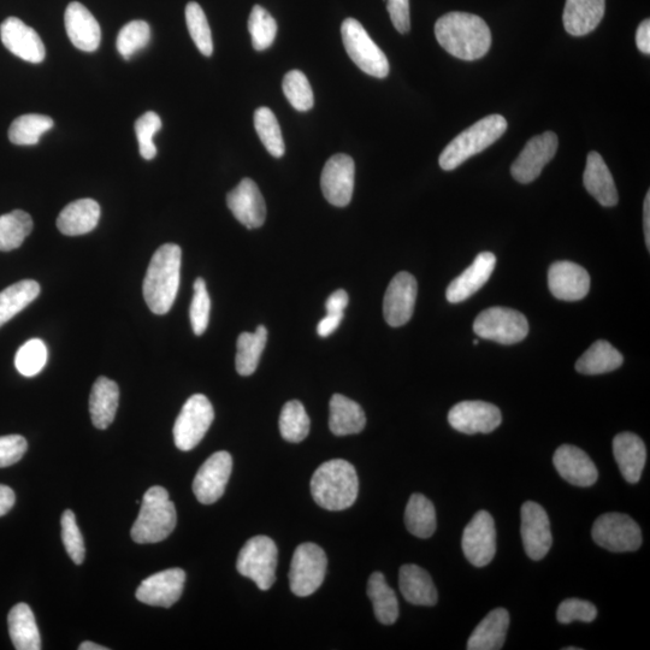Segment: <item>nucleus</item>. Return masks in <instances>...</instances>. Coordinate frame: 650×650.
<instances>
[{
  "label": "nucleus",
  "mask_w": 650,
  "mask_h": 650,
  "mask_svg": "<svg viewBox=\"0 0 650 650\" xmlns=\"http://www.w3.org/2000/svg\"><path fill=\"white\" fill-rule=\"evenodd\" d=\"M162 128V120L156 112L149 111L145 115L141 116L137 122H135V133H137L140 155L143 156L146 161H151L157 155V147L153 143V137L159 132Z\"/></svg>",
  "instance_id": "3c124183"
},
{
  "label": "nucleus",
  "mask_w": 650,
  "mask_h": 650,
  "mask_svg": "<svg viewBox=\"0 0 650 650\" xmlns=\"http://www.w3.org/2000/svg\"><path fill=\"white\" fill-rule=\"evenodd\" d=\"M65 29L75 47L85 52L98 50L102 40V29L90 10L81 3L74 2L68 5L64 16Z\"/></svg>",
  "instance_id": "b1692460"
},
{
  "label": "nucleus",
  "mask_w": 650,
  "mask_h": 650,
  "mask_svg": "<svg viewBox=\"0 0 650 650\" xmlns=\"http://www.w3.org/2000/svg\"><path fill=\"white\" fill-rule=\"evenodd\" d=\"M435 35L443 49L463 61H476L486 56L492 46V33L486 21L474 14L442 16L436 22Z\"/></svg>",
  "instance_id": "f257e3e1"
},
{
  "label": "nucleus",
  "mask_w": 650,
  "mask_h": 650,
  "mask_svg": "<svg viewBox=\"0 0 650 650\" xmlns=\"http://www.w3.org/2000/svg\"><path fill=\"white\" fill-rule=\"evenodd\" d=\"M100 218V206L93 199H80L65 206L57 218L59 232L67 236H79L96 229Z\"/></svg>",
  "instance_id": "c85d7f7f"
},
{
  "label": "nucleus",
  "mask_w": 650,
  "mask_h": 650,
  "mask_svg": "<svg viewBox=\"0 0 650 650\" xmlns=\"http://www.w3.org/2000/svg\"><path fill=\"white\" fill-rule=\"evenodd\" d=\"M186 572L169 569L144 579L137 590V599L145 605L169 608L180 600L185 587Z\"/></svg>",
  "instance_id": "6ab92c4d"
},
{
  "label": "nucleus",
  "mask_w": 650,
  "mask_h": 650,
  "mask_svg": "<svg viewBox=\"0 0 650 650\" xmlns=\"http://www.w3.org/2000/svg\"><path fill=\"white\" fill-rule=\"evenodd\" d=\"M329 428L336 436L359 434L366 425L365 412L356 401L335 394L330 400Z\"/></svg>",
  "instance_id": "2f4dec72"
},
{
  "label": "nucleus",
  "mask_w": 650,
  "mask_h": 650,
  "mask_svg": "<svg viewBox=\"0 0 650 650\" xmlns=\"http://www.w3.org/2000/svg\"><path fill=\"white\" fill-rule=\"evenodd\" d=\"M55 126L53 120L45 115H23L11 124L9 139L11 143L19 146L37 145L41 135L49 132Z\"/></svg>",
  "instance_id": "a19ab883"
},
{
  "label": "nucleus",
  "mask_w": 650,
  "mask_h": 650,
  "mask_svg": "<svg viewBox=\"0 0 650 650\" xmlns=\"http://www.w3.org/2000/svg\"><path fill=\"white\" fill-rule=\"evenodd\" d=\"M276 543L268 536H256L242 547L236 569L240 575L252 579L260 590H269L276 581Z\"/></svg>",
  "instance_id": "0eeeda50"
},
{
  "label": "nucleus",
  "mask_w": 650,
  "mask_h": 650,
  "mask_svg": "<svg viewBox=\"0 0 650 650\" xmlns=\"http://www.w3.org/2000/svg\"><path fill=\"white\" fill-rule=\"evenodd\" d=\"M359 480L356 469L342 459L329 460L315 471L311 493L316 504L328 511H344L358 498Z\"/></svg>",
  "instance_id": "7ed1b4c3"
},
{
  "label": "nucleus",
  "mask_w": 650,
  "mask_h": 650,
  "mask_svg": "<svg viewBox=\"0 0 650 650\" xmlns=\"http://www.w3.org/2000/svg\"><path fill=\"white\" fill-rule=\"evenodd\" d=\"M368 596L374 606L378 622L392 625L399 618V602L381 572H374L368 582Z\"/></svg>",
  "instance_id": "c9c22d12"
},
{
  "label": "nucleus",
  "mask_w": 650,
  "mask_h": 650,
  "mask_svg": "<svg viewBox=\"0 0 650 650\" xmlns=\"http://www.w3.org/2000/svg\"><path fill=\"white\" fill-rule=\"evenodd\" d=\"M564 650H581V648H577V647H567V648H564Z\"/></svg>",
  "instance_id": "0e129e2a"
},
{
  "label": "nucleus",
  "mask_w": 650,
  "mask_h": 650,
  "mask_svg": "<svg viewBox=\"0 0 650 650\" xmlns=\"http://www.w3.org/2000/svg\"><path fill=\"white\" fill-rule=\"evenodd\" d=\"M495 265L496 257L492 252L478 254L475 262L448 286L446 298L449 303H462L480 291L492 276Z\"/></svg>",
  "instance_id": "393cba45"
},
{
  "label": "nucleus",
  "mask_w": 650,
  "mask_h": 650,
  "mask_svg": "<svg viewBox=\"0 0 650 650\" xmlns=\"http://www.w3.org/2000/svg\"><path fill=\"white\" fill-rule=\"evenodd\" d=\"M348 294L344 289L334 292L325 303L327 307V315L344 318V312L348 305Z\"/></svg>",
  "instance_id": "4d7b16f0"
},
{
  "label": "nucleus",
  "mask_w": 650,
  "mask_h": 650,
  "mask_svg": "<svg viewBox=\"0 0 650 650\" xmlns=\"http://www.w3.org/2000/svg\"><path fill=\"white\" fill-rule=\"evenodd\" d=\"M227 205L236 220L248 229L262 227L267 218V205L263 195L251 179L242 180L228 193Z\"/></svg>",
  "instance_id": "412c9836"
},
{
  "label": "nucleus",
  "mask_w": 650,
  "mask_h": 650,
  "mask_svg": "<svg viewBox=\"0 0 650 650\" xmlns=\"http://www.w3.org/2000/svg\"><path fill=\"white\" fill-rule=\"evenodd\" d=\"M405 524L407 530L419 539H429L436 530V511L428 498L413 494L406 506Z\"/></svg>",
  "instance_id": "58836bf2"
},
{
  "label": "nucleus",
  "mask_w": 650,
  "mask_h": 650,
  "mask_svg": "<svg viewBox=\"0 0 650 650\" xmlns=\"http://www.w3.org/2000/svg\"><path fill=\"white\" fill-rule=\"evenodd\" d=\"M466 559L476 567L492 563L496 553V529L492 514L478 511L465 528L462 539Z\"/></svg>",
  "instance_id": "f8f14e48"
},
{
  "label": "nucleus",
  "mask_w": 650,
  "mask_h": 650,
  "mask_svg": "<svg viewBox=\"0 0 650 650\" xmlns=\"http://www.w3.org/2000/svg\"><path fill=\"white\" fill-rule=\"evenodd\" d=\"M233 459L228 452H216L199 469L193 482V492L204 505L215 504L226 492L232 475Z\"/></svg>",
  "instance_id": "ddd939ff"
},
{
  "label": "nucleus",
  "mask_w": 650,
  "mask_h": 650,
  "mask_svg": "<svg viewBox=\"0 0 650 650\" xmlns=\"http://www.w3.org/2000/svg\"><path fill=\"white\" fill-rule=\"evenodd\" d=\"M176 523V508L173 501H170L167 489L152 487L141 501L139 516L130 535L140 545L161 542L173 533Z\"/></svg>",
  "instance_id": "20e7f679"
},
{
  "label": "nucleus",
  "mask_w": 650,
  "mask_h": 650,
  "mask_svg": "<svg viewBox=\"0 0 650 650\" xmlns=\"http://www.w3.org/2000/svg\"><path fill=\"white\" fill-rule=\"evenodd\" d=\"M310 418L305 407L298 400L288 401L280 416V431L283 439L292 443L304 441L310 433Z\"/></svg>",
  "instance_id": "79ce46f5"
},
{
  "label": "nucleus",
  "mask_w": 650,
  "mask_h": 650,
  "mask_svg": "<svg viewBox=\"0 0 650 650\" xmlns=\"http://www.w3.org/2000/svg\"><path fill=\"white\" fill-rule=\"evenodd\" d=\"M9 634L17 650L41 649V638L34 613L27 604L13 607L8 617Z\"/></svg>",
  "instance_id": "72a5a7b5"
},
{
  "label": "nucleus",
  "mask_w": 650,
  "mask_h": 650,
  "mask_svg": "<svg viewBox=\"0 0 650 650\" xmlns=\"http://www.w3.org/2000/svg\"><path fill=\"white\" fill-rule=\"evenodd\" d=\"M613 454L626 482L634 484L641 480L647 449L640 436L632 433L617 435L613 440Z\"/></svg>",
  "instance_id": "a878e982"
},
{
  "label": "nucleus",
  "mask_w": 650,
  "mask_h": 650,
  "mask_svg": "<svg viewBox=\"0 0 650 650\" xmlns=\"http://www.w3.org/2000/svg\"><path fill=\"white\" fill-rule=\"evenodd\" d=\"M283 93L295 110L304 112L312 109L315 104L313 91L309 80L300 70H292L286 74L282 82Z\"/></svg>",
  "instance_id": "49530a36"
},
{
  "label": "nucleus",
  "mask_w": 650,
  "mask_h": 650,
  "mask_svg": "<svg viewBox=\"0 0 650 650\" xmlns=\"http://www.w3.org/2000/svg\"><path fill=\"white\" fill-rule=\"evenodd\" d=\"M327 555L316 543H303L293 554L289 584L292 592L306 598L316 593L327 573Z\"/></svg>",
  "instance_id": "9d476101"
},
{
  "label": "nucleus",
  "mask_w": 650,
  "mask_h": 650,
  "mask_svg": "<svg viewBox=\"0 0 650 650\" xmlns=\"http://www.w3.org/2000/svg\"><path fill=\"white\" fill-rule=\"evenodd\" d=\"M150 40V26L145 21H132L118 33L116 46L120 55L128 61L135 53L149 45Z\"/></svg>",
  "instance_id": "de8ad7c7"
},
{
  "label": "nucleus",
  "mask_w": 650,
  "mask_h": 650,
  "mask_svg": "<svg viewBox=\"0 0 650 650\" xmlns=\"http://www.w3.org/2000/svg\"><path fill=\"white\" fill-rule=\"evenodd\" d=\"M120 401L117 383L106 377H99L92 388L90 412L94 427L104 430L114 422Z\"/></svg>",
  "instance_id": "473e14b6"
},
{
  "label": "nucleus",
  "mask_w": 650,
  "mask_h": 650,
  "mask_svg": "<svg viewBox=\"0 0 650 650\" xmlns=\"http://www.w3.org/2000/svg\"><path fill=\"white\" fill-rule=\"evenodd\" d=\"M354 176L356 165L352 157L340 153L330 158L324 165L321 177L324 198L338 208H345L352 200Z\"/></svg>",
  "instance_id": "dca6fc26"
},
{
  "label": "nucleus",
  "mask_w": 650,
  "mask_h": 650,
  "mask_svg": "<svg viewBox=\"0 0 650 650\" xmlns=\"http://www.w3.org/2000/svg\"><path fill=\"white\" fill-rule=\"evenodd\" d=\"M32 230V217L25 211L15 210L0 216V251L16 250L25 242Z\"/></svg>",
  "instance_id": "ea45409f"
},
{
  "label": "nucleus",
  "mask_w": 650,
  "mask_h": 650,
  "mask_svg": "<svg viewBox=\"0 0 650 650\" xmlns=\"http://www.w3.org/2000/svg\"><path fill=\"white\" fill-rule=\"evenodd\" d=\"M340 317L335 316H325L321 322L317 325V333L321 338H328L329 335H332L336 329L340 327L342 322Z\"/></svg>",
  "instance_id": "bf43d9fd"
},
{
  "label": "nucleus",
  "mask_w": 650,
  "mask_h": 650,
  "mask_svg": "<svg viewBox=\"0 0 650 650\" xmlns=\"http://www.w3.org/2000/svg\"><path fill=\"white\" fill-rule=\"evenodd\" d=\"M523 545L530 559L539 561L546 557L552 547L553 537L548 514L541 505L527 501L522 506Z\"/></svg>",
  "instance_id": "f3484780"
},
{
  "label": "nucleus",
  "mask_w": 650,
  "mask_h": 650,
  "mask_svg": "<svg viewBox=\"0 0 650 650\" xmlns=\"http://www.w3.org/2000/svg\"><path fill=\"white\" fill-rule=\"evenodd\" d=\"M448 422L459 433L466 435L489 434L500 427L501 411L484 401H462L448 413Z\"/></svg>",
  "instance_id": "2eb2a0df"
},
{
  "label": "nucleus",
  "mask_w": 650,
  "mask_h": 650,
  "mask_svg": "<svg viewBox=\"0 0 650 650\" xmlns=\"http://www.w3.org/2000/svg\"><path fill=\"white\" fill-rule=\"evenodd\" d=\"M624 358L610 342L596 341L583 356L577 360L576 370L583 375L607 374L620 368Z\"/></svg>",
  "instance_id": "f704fd0d"
},
{
  "label": "nucleus",
  "mask_w": 650,
  "mask_h": 650,
  "mask_svg": "<svg viewBox=\"0 0 650 650\" xmlns=\"http://www.w3.org/2000/svg\"><path fill=\"white\" fill-rule=\"evenodd\" d=\"M606 0H566L563 15L566 32L584 37L598 28L604 19Z\"/></svg>",
  "instance_id": "bb28decb"
},
{
  "label": "nucleus",
  "mask_w": 650,
  "mask_h": 650,
  "mask_svg": "<svg viewBox=\"0 0 650 650\" xmlns=\"http://www.w3.org/2000/svg\"><path fill=\"white\" fill-rule=\"evenodd\" d=\"M254 127L271 156L280 158L285 155V141H283L279 121L273 111L269 108H259L254 112Z\"/></svg>",
  "instance_id": "37998d69"
},
{
  "label": "nucleus",
  "mask_w": 650,
  "mask_h": 650,
  "mask_svg": "<svg viewBox=\"0 0 650 650\" xmlns=\"http://www.w3.org/2000/svg\"><path fill=\"white\" fill-rule=\"evenodd\" d=\"M595 543L614 553L635 552L642 545L640 527L623 513H606L595 520L592 530Z\"/></svg>",
  "instance_id": "9b49d317"
},
{
  "label": "nucleus",
  "mask_w": 650,
  "mask_h": 650,
  "mask_svg": "<svg viewBox=\"0 0 650 650\" xmlns=\"http://www.w3.org/2000/svg\"><path fill=\"white\" fill-rule=\"evenodd\" d=\"M548 286L555 298L578 301L587 297L590 291V276L581 265L557 262L549 268Z\"/></svg>",
  "instance_id": "4be33fe9"
},
{
  "label": "nucleus",
  "mask_w": 650,
  "mask_h": 650,
  "mask_svg": "<svg viewBox=\"0 0 650 650\" xmlns=\"http://www.w3.org/2000/svg\"><path fill=\"white\" fill-rule=\"evenodd\" d=\"M182 251L167 244L158 248L151 259L144 280V298L155 315H165L173 307L180 287Z\"/></svg>",
  "instance_id": "f03ea898"
},
{
  "label": "nucleus",
  "mask_w": 650,
  "mask_h": 650,
  "mask_svg": "<svg viewBox=\"0 0 650 650\" xmlns=\"http://www.w3.org/2000/svg\"><path fill=\"white\" fill-rule=\"evenodd\" d=\"M61 525L64 547L67 549L70 559L76 565L84 564V537H82L78 524H76V517L73 511L67 510L63 513Z\"/></svg>",
  "instance_id": "603ef678"
},
{
  "label": "nucleus",
  "mask_w": 650,
  "mask_h": 650,
  "mask_svg": "<svg viewBox=\"0 0 650 650\" xmlns=\"http://www.w3.org/2000/svg\"><path fill=\"white\" fill-rule=\"evenodd\" d=\"M341 35L348 56L362 72L377 79L387 78L388 59L370 38L362 23L354 19L345 20L341 26Z\"/></svg>",
  "instance_id": "423d86ee"
},
{
  "label": "nucleus",
  "mask_w": 650,
  "mask_h": 650,
  "mask_svg": "<svg viewBox=\"0 0 650 650\" xmlns=\"http://www.w3.org/2000/svg\"><path fill=\"white\" fill-rule=\"evenodd\" d=\"M636 44L638 50H640L644 55H649L650 53V21L644 20L640 26L637 28L636 32Z\"/></svg>",
  "instance_id": "13d9d810"
},
{
  "label": "nucleus",
  "mask_w": 650,
  "mask_h": 650,
  "mask_svg": "<svg viewBox=\"0 0 650 650\" xmlns=\"http://www.w3.org/2000/svg\"><path fill=\"white\" fill-rule=\"evenodd\" d=\"M553 464L565 481L577 487H590L598 481L599 472L593 460L581 448L563 445L554 453Z\"/></svg>",
  "instance_id": "5701e85b"
},
{
  "label": "nucleus",
  "mask_w": 650,
  "mask_h": 650,
  "mask_svg": "<svg viewBox=\"0 0 650 650\" xmlns=\"http://www.w3.org/2000/svg\"><path fill=\"white\" fill-rule=\"evenodd\" d=\"M557 134L546 132L528 141L524 150L512 164L511 173L514 180L530 183L539 177L543 168L552 161L558 151Z\"/></svg>",
  "instance_id": "4468645a"
},
{
  "label": "nucleus",
  "mask_w": 650,
  "mask_h": 650,
  "mask_svg": "<svg viewBox=\"0 0 650 650\" xmlns=\"http://www.w3.org/2000/svg\"><path fill=\"white\" fill-rule=\"evenodd\" d=\"M267 341L268 330L264 325H259L254 333H242L239 336L235 366L241 376H251L257 370Z\"/></svg>",
  "instance_id": "4c0bfd02"
},
{
  "label": "nucleus",
  "mask_w": 650,
  "mask_h": 650,
  "mask_svg": "<svg viewBox=\"0 0 650 650\" xmlns=\"http://www.w3.org/2000/svg\"><path fill=\"white\" fill-rule=\"evenodd\" d=\"M80 650H108L109 648L99 646V644L93 642H84L80 644Z\"/></svg>",
  "instance_id": "e2e57ef3"
},
{
  "label": "nucleus",
  "mask_w": 650,
  "mask_h": 650,
  "mask_svg": "<svg viewBox=\"0 0 650 650\" xmlns=\"http://www.w3.org/2000/svg\"><path fill=\"white\" fill-rule=\"evenodd\" d=\"M2 43L13 55L23 61L38 64L46 56L45 45L39 34L17 17H9L0 26Z\"/></svg>",
  "instance_id": "aec40b11"
},
{
  "label": "nucleus",
  "mask_w": 650,
  "mask_h": 650,
  "mask_svg": "<svg viewBox=\"0 0 650 650\" xmlns=\"http://www.w3.org/2000/svg\"><path fill=\"white\" fill-rule=\"evenodd\" d=\"M583 182L585 189L605 208H612L618 204L616 183L600 153L595 151L589 153Z\"/></svg>",
  "instance_id": "cd10ccee"
},
{
  "label": "nucleus",
  "mask_w": 650,
  "mask_h": 650,
  "mask_svg": "<svg viewBox=\"0 0 650 650\" xmlns=\"http://www.w3.org/2000/svg\"><path fill=\"white\" fill-rule=\"evenodd\" d=\"M476 335L501 345H514L527 338L528 319L523 313L507 307H490L477 316L474 323Z\"/></svg>",
  "instance_id": "6e6552de"
},
{
  "label": "nucleus",
  "mask_w": 650,
  "mask_h": 650,
  "mask_svg": "<svg viewBox=\"0 0 650 650\" xmlns=\"http://www.w3.org/2000/svg\"><path fill=\"white\" fill-rule=\"evenodd\" d=\"M417 292V281L411 274L399 273L393 277L383 300L384 319L390 327L398 328L410 321Z\"/></svg>",
  "instance_id": "a211bd4d"
},
{
  "label": "nucleus",
  "mask_w": 650,
  "mask_h": 650,
  "mask_svg": "<svg viewBox=\"0 0 650 650\" xmlns=\"http://www.w3.org/2000/svg\"><path fill=\"white\" fill-rule=\"evenodd\" d=\"M387 10L399 33L406 34L410 31V0H387Z\"/></svg>",
  "instance_id": "6e6d98bb"
},
{
  "label": "nucleus",
  "mask_w": 650,
  "mask_h": 650,
  "mask_svg": "<svg viewBox=\"0 0 650 650\" xmlns=\"http://www.w3.org/2000/svg\"><path fill=\"white\" fill-rule=\"evenodd\" d=\"M510 614L505 608H496L478 624L472 632L469 641V650H499L504 647Z\"/></svg>",
  "instance_id": "7c9ffc66"
},
{
  "label": "nucleus",
  "mask_w": 650,
  "mask_h": 650,
  "mask_svg": "<svg viewBox=\"0 0 650 650\" xmlns=\"http://www.w3.org/2000/svg\"><path fill=\"white\" fill-rule=\"evenodd\" d=\"M506 130L507 121L504 116L490 115L482 118L448 144L441 153L440 167L446 171L457 169L459 165L496 143Z\"/></svg>",
  "instance_id": "39448f33"
},
{
  "label": "nucleus",
  "mask_w": 650,
  "mask_h": 650,
  "mask_svg": "<svg viewBox=\"0 0 650 650\" xmlns=\"http://www.w3.org/2000/svg\"><path fill=\"white\" fill-rule=\"evenodd\" d=\"M211 300L206 289V283L203 279H197L194 282V295L191 309H189V318L195 335H203L208 329L210 321Z\"/></svg>",
  "instance_id": "8fccbe9b"
},
{
  "label": "nucleus",
  "mask_w": 650,
  "mask_h": 650,
  "mask_svg": "<svg viewBox=\"0 0 650 650\" xmlns=\"http://www.w3.org/2000/svg\"><path fill=\"white\" fill-rule=\"evenodd\" d=\"M27 448V440L21 435L0 437V469L20 462Z\"/></svg>",
  "instance_id": "5fc2aeb1"
},
{
  "label": "nucleus",
  "mask_w": 650,
  "mask_h": 650,
  "mask_svg": "<svg viewBox=\"0 0 650 650\" xmlns=\"http://www.w3.org/2000/svg\"><path fill=\"white\" fill-rule=\"evenodd\" d=\"M598 617V608L592 602L569 599L561 602L557 611V619L560 624L578 622L592 623Z\"/></svg>",
  "instance_id": "864d4df0"
},
{
  "label": "nucleus",
  "mask_w": 650,
  "mask_h": 650,
  "mask_svg": "<svg viewBox=\"0 0 650 650\" xmlns=\"http://www.w3.org/2000/svg\"><path fill=\"white\" fill-rule=\"evenodd\" d=\"M47 362V348L44 341L32 339L20 347L15 357V366L22 376L34 377L40 374Z\"/></svg>",
  "instance_id": "09e8293b"
},
{
  "label": "nucleus",
  "mask_w": 650,
  "mask_h": 650,
  "mask_svg": "<svg viewBox=\"0 0 650 650\" xmlns=\"http://www.w3.org/2000/svg\"><path fill=\"white\" fill-rule=\"evenodd\" d=\"M215 419L214 407L203 394H195L183 405L174 425V441L180 451L197 447Z\"/></svg>",
  "instance_id": "1a4fd4ad"
},
{
  "label": "nucleus",
  "mask_w": 650,
  "mask_h": 650,
  "mask_svg": "<svg viewBox=\"0 0 650 650\" xmlns=\"http://www.w3.org/2000/svg\"><path fill=\"white\" fill-rule=\"evenodd\" d=\"M399 587L406 601L416 606H435L437 590L429 573L417 565H404L399 572Z\"/></svg>",
  "instance_id": "c756f323"
},
{
  "label": "nucleus",
  "mask_w": 650,
  "mask_h": 650,
  "mask_svg": "<svg viewBox=\"0 0 650 650\" xmlns=\"http://www.w3.org/2000/svg\"><path fill=\"white\" fill-rule=\"evenodd\" d=\"M277 22L267 10L254 5L250 19H248V31L252 38L253 49L264 51L274 44L277 35Z\"/></svg>",
  "instance_id": "c03bdc74"
},
{
  "label": "nucleus",
  "mask_w": 650,
  "mask_h": 650,
  "mask_svg": "<svg viewBox=\"0 0 650 650\" xmlns=\"http://www.w3.org/2000/svg\"><path fill=\"white\" fill-rule=\"evenodd\" d=\"M643 224H644V236H646V245L648 251H650V192L647 193L646 199H644Z\"/></svg>",
  "instance_id": "680f3d73"
},
{
  "label": "nucleus",
  "mask_w": 650,
  "mask_h": 650,
  "mask_svg": "<svg viewBox=\"0 0 650 650\" xmlns=\"http://www.w3.org/2000/svg\"><path fill=\"white\" fill-rule=\"evenodd\" d=\"M39 294V283L33 280L17 282L0 292V327L25 310Z\"/></svg>",
  "instance_id": "e433bc0d"
},
{
  "label": "nucleus",
  "mask_w": 650,
  "mask_h": 650,
  "mask_svg": "<svg viewBox=\"0 0 650 650\" xmlns=\"http://www.w3.org/2000/svg\"><path fill=\"white\" fill-rule=\"evenodd\" d=\"M15 500L14 490L0 484V517L5 516L14 507Z\"/></svg>",
  "instance_id": "052dcab7"
},
{
  "label": "nucleus",
  "mask_w": 650,
  "mask_h": 650,
  "mask_svg": "<svg viewBox=\"0 0 650 650\" xmlns=\"http://www.w3.org/2000/svg\"><path fill=\"white\" fill-rule=\"evenodd\" d=\"M186 22L195 46L204 56L210 57L214 52V41H212L208 19H206L204 10L198 3L191 2L187 4Z\"/></svg>",
  "instance_id": "a18cd8bd"
}]
</instances>
